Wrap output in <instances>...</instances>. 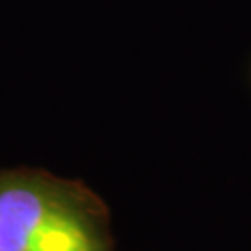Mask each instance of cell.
Masks as SVG:
<instances>
[{"label": "cell", "instance_id": "cell-1", "mask_svg": "<svg viewBox=\"0 0 251 251\" xmlns=\"http://www.w3.org/2000/svg\"><path fill=\"white\" fill-rule=\"evenodd\" d=\"M0 251H116L108 208L80 180L0 168Z\"/></svg>", "mask_w": 251, "mask_h": 251}]
</instances>
